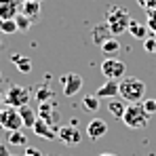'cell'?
<instances>
[{"mask_svg":"<svg viewBox=\"0 0 156 156\" xmlns=\"http://www.w3.org/2000/svg\"><path fill=\"white\" fill-rule=\"evenodd\" d=\"M146 82L135 76H125L122 80H118V97H122L127 104H139L146 97Z\"/></svg>","mask_w":156,"mask_h":156,"instance_id":"6da1fadb","label":"cell"},{"mask_svg":"<svg viewBox=\"0 0 156 156\" xmlns=\"http://www.w3.org/2000/svg\"><path fill=\"white\" fill-rule=\"evenodd\" d=\"M129 23H131V15L127 9L122 6H110L105 13V26L112 32V36H120L125 32H129Z\"/></svg>","mask_w":156,"mask_h":156,"instance_id":"7a4b0ae2","label":"cell"},{"mask_svg":"<svg viewBox=\"0 0 156 156\" xmlns=\"http://www.w3.org/2000/svg\"><path fill=\"white\" fill-rule=\"evenodd\" d=\"M150 118H152V116L144 110V105L139 101V104H129L127 105V112H125V116H122V122H125L129 129H144V127H148Z\"/></svg>","mask_w":156,"mask_h":156,"instance_id":"3957f363","label":"cell"},{"mask_svg":"<svg viewBox=\"0 0 156 156\" xmlns=\"http://www.w3.org/2000/svg\"><path fill=\"white\" fill-rule=\"evenodd\" d=\"M0 127L4 131H21L23 127V120H21V114L17 108L13 105H6V108H0Z\"/></svg>","mask_w":156,"mask_h":156,"instance_id":"277c9868","label":"cell"},{"mask_svg":"<svg viewBox=\"0 0 156 156\" xmlns=\"http://www.w3.org/2000/svg\"><path fill=\"white\" fill-rule=\"evenodd\" d=\"M4 104L13 105V108H23L30 104V89L21 87V84H11L9 91L4 93Z\"/></svg>","mask_w":156,"mask_h":156,"instance_id":"5b68a950","label":"cell"},{"mask_svg":"<svg viewBox=\"0 0 156 156\" xmlns=\"http://www.w3.org/2000/svg\"><path fill=\"white\" fill-rule=\"evenodd\" d=\"M127 72L125 61L116 59V57H105L101 61V74L105 76V80H122Z\"/></svg>","mask_w":156,"mask_h":156,"instance_id":"8992f818","label":"cell"},{"mask_svg":"<svg viewBox=\"0 0 156 156\" xmlns=\"http://www.w3.org/2000/svg\"><path fill=\"white\" fill-rule=\"evenodd\" d=\"M57 139L61 144H66V146H76V144H80L82 133L78 131L76 120H72V125H66V127H61V129L57 131Z\"/></svg>","mask_w":156,"mask_h":156,"instance_id":"52a82bcc","label":"cell"},{"mask_svg":"<svg viewBox=\"0 0 156 156\" xmlns=\"http://www.w3.org/2000/svg\"><path fill=\"white\" fill-rule=\"evenodd\" d=\"M82 84H84V80L80 74L76 72H70V74H66V76H61V91H63V95L66 97H74L78 91L82 89Z\"/></svg>","mask_w":156,"mask_h":156,"instance_id":"ba28073f","label":"cell"},{"mask_svg":"<svg viewBox=\"0 0 156 156\" xmlns=\"http://www.w3.org/2000/svg\"><path fill=\"white\" fill-rule=\"evenodd\" d=\"M105 133H108V122H105L104 118H93V120H89V125H87V135H89V139L99 141L101 137H105Z\"/></svg>","mask_w":156,"mask_h":156,"instance_id":"9c48e42d","label":"cell"},{"mask_svg":"<svg viewBox=\"0 0 156 156\" xmlns=\"http://www.w3.org/2000/svg\"><path fill=\"white\" fill-rule=\"evenodd\" d=\"M38 118L47 120L49 125H57V122H59V112H57V108L53 104V99L38 105Z\"/></svg>","mask_w":156,"mask_h":156,"instance_id":"30bf717a","label":"cell"},{"mask_svg":"<svg viewBox=\"0 0 156 156\" xmlns=\"http://www.w3.org/2000/svg\"><path fill=\"white\" fill-rule=\"evenodd\" d=\"M34 133L38 135V137H42V139H47V141H53L55 137H57V131L53 129V125H49L47 120H42V118H38L36 120V125H34Z\"/></svg>","mask_w":156,"mask_h":156,"instance_id":"8fae6325","label":"cell"},{"mask_svg":"<svg viewBox=\"0 0 156 156\" xmlns=\"http://www.w3.org/2000/svg\"><path fill=\"white\" fill-rule=\"evenodd\" d=\"M129 34L135 38V40H146L148 36H150V27H148V23H144V21H137V19H131L129 23Z\"/></svg>","mask_w":156,"mask_h":156,"instance_id":"7c38bea8","label":"cell"},{"mask_svg":"<svg viewBox=\"0 0 156 156\" xmlns=\"http://www.w3.org/2000/svg\"><path fill=\"white\" fill-rule=\"evenodd\" d=\"M99 99H114L118 97V80H105L95 93Z\"/></svg>","mask_w":156,"mask_h":156,"instance_id":"4fadbf2b","label":"cell"},{"mask_svg":"<svg viewBox=\"0 0 156 156\" xmlns=\"http://www.w3.org/2000/svg\"><path fill=\"white\" fill-rule=\"evenodd\" d=\"M19 13L17 0H0V19H15Z\"/></svg>","mask_w":156,"mask_h":156,"instance_id":"5bb4252c","label":"cell"},{"mask_svg":"<svg viewBox=\"0 0 156 156\" xmlns=\"http://www.w3.org/2000/svg\"><path fill=\"white\" fill-rule=\"evenodd\" d=\"M19 13H23L26 17H30L32 21L40 15V2L38 0H26L19 4Z\"/></svg>","mask_w":156,"mask_h":156,"instance_id":"9a60e30c","label":"cell"},{"mask_svg":"<svg viewBox=\"0 0 156 156\" xmlns=\"http://www.w3.org/2000/svg\"><path fill=\"white\" fill-rule=\"evenodd\" d=\"M108 112L114 116V118H120L122 120V116H125V112H127V101L120 97H114V99H110L108 101Z\"/></svg>","mask_w":156,"mask_h":156,"instance_id":"2e32d148","label":"cell"},{"mask_svg":"<svg viewBox=\"0 0 156 156\" xmlns=\"http://www.w3.org/2000/svg\"><path fill=\"white\" fill-rule=\"evenodd\" d=\"M19 114H21L23 127L34 129V125H36V120H38V112H34V110H32V105H23V108H19Z\"/></svg>","mask_w":156,"mask_h":156,"instance_id":"e0dca14e","label":"cell"},{"mask_svg":"<svg viewBox=\"0 0 156 156\" xmlns=\"http://www.w3.org/2000/svg\"><path fill=\"white\" fill-rule=\"evenodd\" d=\"M11 61L19 68L21 74H30V72H32V61H30L27 57H21L19 53H13V55H11Z\"/></svg>","mask_w":156,"mask_h":156,"instance_id":"ac0fdd59","label":"cell"},{"mask_svg":"<svg viewBox=\"0 0 156 156\" xmlns=\"http://www.w3.org/2000/svg\"><path fill=\"white\" fill-rule=\"evenodd\" d=\"M108 38H112V32L108 30V26H97V27H93V40H95V44H104Z\"/></svg>","mask_w":156,"mask_h":156,"instance_id":"d6986e66","label":"cell"},{"mask_svg":"<svg viewBox=\"0 0 156 156\" xmlns=\"http://www.w3.org/2000/svg\"><path fill=\"white\" fill-rule=\"evenodd\" d=\"M118 51H120V42H118V38H116V36L108 38L104 44H101V53H104V55H108V57L116 55Z\"/></svg>","mask_w":156,"mask_h":156,"instance_id":"ffe728a7","label":"cell"},{"mask_svg":"<svg viewBox=\"0 0 156 156\" xmlns=\"http://www.w3.org/2000/svg\"><path fill=\"white\" fill-rule=\"evenodd\" d=\"M34 97H36V101H38V104L51 101V99H53V91H51V87H47V84H40V87L36 89Z\"/></svg>","mask_w":156,"mask_h":156,"instance_id":"44dd1931","label":"cell"},{"mask_svg":"<svg viewBox=\"0 0 156 156\" xmlns=\"http://www.w3.org/2000/svg\"><path fill=\"white\" fill-rule=\"evenodd\" d=\"M82 108L87 112H97L99 110V97L97 95H84L82 97Z\"/></svg>","mask_w":156,"mask_h":156,"instance_id":"7402d4cb","label":"cell"},{"mask_svg":"<svg viewBox=\"0 0 156 156\" xmlns=\"http://www.w3.org/2000/svg\"><path fill=\"white\" fill-rule=\"evenodd\" d=\"M9 144L11 146H26L27 144V137L23 131H11L9 133Z\"/></svg>","mask_w":156,"mask_h":156,"instance_id":"603a6c76","label":"cell"},{"mask_svg":"<svg viewBox=\"0 0 156 156\" xmlns=\"http://www.w3.org/2000/svg\"><path fill=\"white\" fill-rule=\"evenodd\" d=\"M0 32L2 34H15V32H19L15 19H0Z\"/></svg>","mask_w":156,"mask_h":156,"instance_id":"cb8c5ba5","label":"cell"},{"mask_svg":"<svg viewBox=\"0 0 156 156\" xmlns=\"http://www.w3.org/2000/svg\"><path fill=\"white\" fill-rule=\"evenodd\" d=\"M15 23H17V30H19V32H27V30H30V26H32V19H30V17H26L23 13H17Z\"/></svg>","mask_w":156,"mask_h":156,"instance_id":"d4e9b609","label":"cell"},{"mask_svg":"<svg viewBox=\"0 0 156 156\" xmlns=\"http://www.w3.org/2000/svg\"><path fill=\"white\" fill-rule=\"evenodd\" d=\"M141 44H144V51H146V53L156 55V36H154V34H150V36H148Z\"/></svg>","mask_w":156,"mask_h":156,"instance_id":"484cf974","label":"cell"},{"mask_svg":"<svg viewBox=\"0 0 156 156\" xmlns=\"http://www.w3.org/2000/svg\"><path fill=\"white\" fill-rule=\"evenodd\" d=\"M146 23H148V27H150V34H154L156 36V9H152V11H146Z\"/></svg>","mask_w":156,"mask_h":156,"instance_id":"4316f807","label":"cell"},{"mask_svg":"<svg viewBox=\"0 0 156 156\" xmlns=\"http://www.w3.org/2000/svg\"><path fill=\"white\" fill-rule=\"evenodd\" d=\"M141 105H144V110H146L150 116H154V114H156V97H154V99H144Z\"/></svg>","mask_w":156,"mask_h":156,"instance_id":"83f0119b","label":"cell"},{"mask_svg":"<svg viewBox=\"0 0 156 156\" xmlns=\"http://www.w3.org/2000/svg\"><path fill=\"white\" fill-rule=\"evenodd\" d=\"M137 4H139L144 11H152V9H156V0H137Z\"/></svg>","mask_w":156,"mask_h":156,"instance_id":"f1b7e54d","label":"cell"},{"mask_svg":"<svg viewBox=\"0 0 156 156\" xmlns=\"http://www.w3.org/2000/svg\"><path fill=\"white\" fill-rule=\"evenodd\" d=\"M23 156H44L38 148H26V152H23Z\"/></svg>","mask_w":156,"mask_h":156,"instance_id":"f546056e","label":"cell"},{"mask_svg":"<svg viewBox=\"0 0 156 156\" xmlns=\"http://www.w3.org/2000/svg\"><path fill=\"white\" fill-rule=\"evenodd\" d=\"M0 156H13V154L9 152V148H6V146H2V144H0Z\"/></svg>","mask_w":156,"mask_h":156,"instance_id":"4dcf8cb0","label":"cell"},{"mask_svg":"<svg viewBox=\"0 0 156 156\" xmlns=\"http://www.w3.org/2000/svg\"><path fill=\"white\" fill-rule=\"evenodd\" d=\"M99 156H116V154H112V152H104V154H99Z\"/></svg>","mask_w":156,"mask_h":156,"instance_id":"1f68e13d","label":"cell"},{"mask_svg":"<svg viewBox=\"0 0 156 156\" xmlns=\"http://www.w3.org/2000/svg\"><path fill=\"white\" fill-rule=\"evenodd\" d=\"M2 101H4V95H2V93H0V104H2Z\"/></svg>","mask_w":156,"mask_h":156,"instance_id":"d6a6232c","label":"cell"},{"mask_svg":"<svg viewBox=\"0 0 156 156\" xmlns=\"http://www.w3.org/2000/svg\"><path fill=\"white\" fill-rule=\"evenodd\" d=\"M0 47H2V42H0Z\"/></svg>","mask_w":156,"mask_h":156,"instance_id":"836d02e7","label":"cell"},{"mask_svg":"<svg viewBox=\"0 0 156 156\" xmlns=\"http://www.w3.org/2000/svg\"><path fill=\"white\" fill-rule=\"evenodd\" d=\"M49 156H51V154H49Z\"/></svg>","mask_w":156,"mask_h":156,"instance_id":"e575fe53","label":"cell"}]
</instances>
